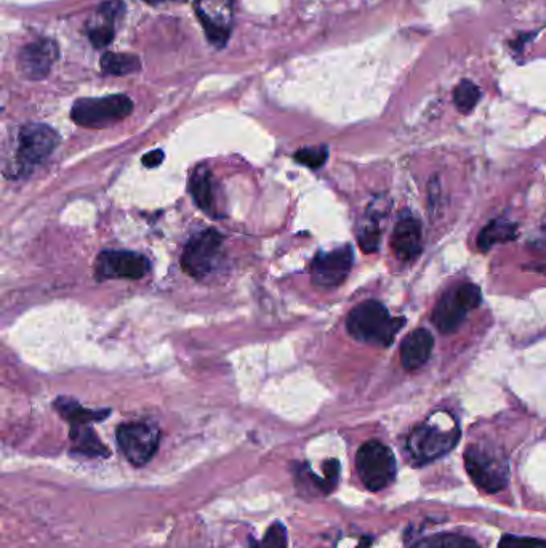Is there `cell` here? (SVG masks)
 Segmentation results:
<instances>
[{
    "mask_svg": "<svg viewBox=\"0 0 546 548\" xmlns=\"http://www.w3.org/2000/svg\"><path fill=\"white\" fill-rule=\"evenodd\" d=\"M460 440V428L447 412L434 414L418 425L407 438V451L418 465L428 464L449 454Z\"/></svg>",
    "mask_w": 546,
    "mask_h": 548,
    "instance_id": "1",
    "label": "cell"
},
{
    "mask_svg": "<svg viewBox=\"0 0 546 548\" xmlns=\"http://www.w3.org/2000/svg\"><path fill=\"white\" fill-rule=\"evenodd\" d=\"M404 324L406 319L394 318L377 300L359 303L346 319V329L353 339L375 347H390Z\"/></svg>",
    "mask_w": 546,
    "mask_h": 548,
    "instance_id": "2",
    "label": "cell"
},
{
    "mask_svg": "<svg viewBox=\"0 0 546 548\" xmlns=\"http://www.w3.org/2000/svg\"><path fill=\"white\" fill-rule=\"evenodd\" d=\"M468 476L486 494H498L508 486L510 465L502 452L486 444H471L465 451Z\"/></svg>",
    "mask_w": 546,
    "mask_h": 548,
    "instance_id": "3",
    "label": "cell"
},
{
    "mask_svg": "<svg viewBox=\"0 0 546 548\" xmlns=\"http://www.w3.org/2000/svg\"><path fill=\"white\" fill-rule=\"evenodd\" d=\"M60 143L58 135L52 127L45 124H28L21 129L18 137V150L15 154V166L12 167V177H28L36 167L52 156Z\"/></svg>",
    "mask_w": 546,
    "mask_h": 548,
    "instance_id": "4",
    "label": "cell"
},
{
    "mask_svg": "<svg viewBox=\"0 0 546 548\" xmlns=\"http://www.w3.org/2000/svg\"><path fill=\"white\" fill-rule=\"evenodd\" d=\"M133 111V101L125 95H111L105 98H82L74 103L71 117L85 129H106L121 122Z\"/></svg>",
    "mask_w": 546,
    "mask_h": 548,
    "instance_id": "5",
    "label": "cell"
},
{
    "mask_svg": "<svg viewBox=\"0 0 546 548\" xmlns=\"http://www.w3.org/2000/svg\"><path fill=\"white\" fill-rule=\"evenodd\" d=\"M356 470L359 480L369 491H383L394 481L396 459L385 444L377 440L367 441L356 454Z\"/></svg>",
    "mask_w": 546,
    "mask_h": 548,
    "instance_id": "6",
    "label": "cell"
},
{
    "mask_svg": "<svg viewBox=\"0 0 546 548\" xmlns=\"http://www.w3.org/2000/svg\"><path fill=\"white\" fill-rule=\"evenodd\" d=\"M482 302L481 289L474 284H462V286L450 289L439 299L438 305L434 307V326L442 334H452L462 326L466 315L474 308H478Z\"/></svg>",
    "mask_w": 546,
    "mask_h": 548,
    "instance_id": "7",
    "label": "cell"
},
{
    "mask_svg": "<svg viewBox=\"0 0 546 548\" xmlns=\"http://www.w3.org/2000/svg\"><path fill=\"white\" fill-rule=\"evenodd\" d=\"M223 234L204 230L194 234L181 255V268L194 279H204L217 268L223 254Z\"/></svg>",
    "mask_w": 546,
    "mask_h": 548,
    "instance_id": "8",
    "label": "cell"
},
{
    "mask_svg": "<svg viewBox=\"0 0 546 548\" xmlns=\"http://www.w3.org/2000/svg\"><path fill=\"white\" fill-rule=\"evenodd\" d=\"M117 444L133 467H143L156 456L161 432L156 425L145 422L119 425L116 432Z\"/></svg>",
    "mask_w": 546,
    "mask_h": 548,
    "instance_id": "9",
    "label": "cell"
},
{
    "mask_svg": "<svg viewBox=\"0 0 546 548\" xmlns=\"http://www.w3.org/2000/svg\"><path fill=\"white\" fill-rule=\"evenodd\" d=\"M194 9L210 44L223 49L233 33L234 0H194Z\"/></svg>",
    "mask_w": 546,
    "mask_h": 548,
    "instance_id": "10",
    "label": "cell"
},
{
    "mask_svg": "<svg viewBox=\"0 0 546 548\" xmlns=\"http://www.w3.org/2000/svg\"><path fill=\"white\" fill-rule=\"evenodd\" d=\"M151 271V263L145 255L129 250H103L95 263L98 281L108 279H141Z\"/></svg>",
    "mask_w": 546,
    "mask_h": 548,
    "instance_id": "11",
    "label": "cell"
},
{
    "mask_svg": "<svg viewBox=\"0 0 546 548\" xmlns=\"http://www.w3.org/2000/svg\"><path fill=\"white\" fill-rule=\"evenodd\" d=\"M353 249L350 246L319 252L311 263V279L316 287L335 289L342 286L353 268Z\"/></svg>",
    "mask_w": 546,
    "mask_h": 548,
    "instance_id": "12",
    "label": "cell"
},
{
    "mask_svg": "<svg viewBox=\"0 0 546 548\" xmlns=\"http://www.w3.org/2000/svg\"><path fill=\"white\" fill-rule=\"evenodd\" d=\"M124 15L125 5L122 0H108L95 10L85 29L93 47L105 49L114 41L117 26L121 25Z\"/></svg>",
    "mask_w": 546,
    "mask_h": 548,
    "instance_id": "13",
    "label": "cell"
},
{
    "mask_svg": "<svg viewBox=\"0 0 546 548\" xmlns=\"http://www.w3.org/2000/svg\"><path fill=\"white\" fill-rule=\"evenodd\" d=\"M58 60V45L49 39L33 42L21 50L18 68L23 76L33 81L49 76L55 61Z\"/></svg>",
    "mask_w": 546,
    "mask_h": 548,
    "instance_id": "14",
    "label": "cell"
},
{
    "mask_svg": "<svg viewBox=\"0 0 546 548\" xmlns=\"http://www.w3.org/2000/svg\"><path fill=\"white\" fill-rule=\"evenodd\" d=\"M422 241V225L417 218L402 215L391 238V247L399 262H412L422 254Z\"/></svg>",
    "mask_w": 546,
    "mask_h": 548,
    "instance_id": "15",
    "label": "cell"
},
{
    "mask_svg": "<svg viewBox=\"0 0 546 548\" xmlns=\"http://www.w3.org/2000/svg\"><path fill=\"white\" fill-rule=\"evenodd\" d=\"M433 347V335L426 329L410 332L401 345L402 366L406 367L407 371H415L422 367L430 359Z\"/></svg>",
    "mask_w": 546,
    "mask_h": 548,
    "instance_id": "16",
    "label": "cell"
},
{
    "mask_svg": "<svg viewBox=\"0 0 546 548\" xmlns=\"http://www.w3.org/2000/svg\"><path fill=\"white\" fill-rule=\"evenodd\" d=\"M189 193L193 196L196 206L205 214L218 217L217 198H215V183L212 172L205 166L197 167L189 177Z\"/></svg>",
    "mask_w": 546,
    "mask_h": 548,
    "instance_id": "17",
    "label": "cell"
},
{
    "mask_svg": "<svg viewBox=\"0 0 546 548\" xmlns=\"http://www.w3.org/2000/svg\"><path fill=\"white\" fill-rule=\"evenodd\" d=\"M55 409L66 422H69L71 427H77V425H92L95 422H101V420L108 419L109 411H92V409H85L81 404L74 401V399L60 398L55 401Z\"/></svg>",
    "mask_w": 546,
    "mask_h": 548,
    "instance_id": "18",
    "label": "cell"
},
{
    "mask_svg": "<svg viewBox=\"0 0 546 548\" xmlns=\"http://www.w3.org/2000/svg\"><path fill=\"white\" fill-rule=\"evenodd\" d=\"M71 441H73V451L79 456L87 457H109L111 451L101 443L97 433L93 432L90 425H77L71 427Z\"/></svg>",
    "mask_w": 546,
    "mask_h": 548,
    "instance_id": "19",
    "label": "cell"
},
{
    "mask_svg": "<svg viewBox=\"0 0 546 548\" xmlns=\"http://www.w3.org/2000/svg\"><path fill=\"white\" fill-rule=\"evenodd\" d=\"M518 234L516 223L506 220V218H495L484 230L479 233L478 247L482 252L492 249L497 244L513 241Z\"/></svg>",
    "mask_w": 546,
    "mask_h": 548,
    "instance_id": "20",
    "label": "cell"
},
{
    "mask_svg": "<svg viewBox=\"0 0 546 548\" xmlns=\"http://www.w3.org/2000/svg\"><path fill=\"white\" fill-rule=\"evenodd\" d=\"M101 69L106 74L113 76H125V74L137 73L141 69V61L135 55L129 53H105L101 57Z\"/></svg>",
    "mask_w": 546,
    "mask_h": 548,
    "instance_id": "21",
    "label": "cell"
},
{
    "mask_svg": "<svg viewBox=\"0 0 546 548\" xmlns=\"http://www.w3.org/2000/svg\"><path fill=\"white\" fill-rule=\"evenodd\" d=\"M294 478L297 488L305 489L308 494L316 492V494H321V496H327V494L332 492V488H330L326 478L314 475L313 470H311L308 464H295Z\"/></svg>",
    "mask_w": 546,
    "mask_h": 548,
    "instance_id": "22",
    "label": "cell"
},
{
    "mask_svg": "<svg viewBox=\"0 0 546 548\" xmlns=\"http://www.w3.org/2000/svg\"><path fill=\"white\" fill-rule=\"evenodd\" d=\"M414 548H481L476 540L471 537L460 536V534H436L426 537L414 545Z\"/></svg>",
    "mask_w": 546,
    "mask_h": 548,
    "instance_id": "23",
    "label": "cell"
},
{
    "mask_svg": "<svg viewBox=\"0 0 546 548\" xmlns=\"http://www.w3.org/2000/svg\"><path fill=\"white\" fill-rule=\"evenodd\" d=\"M359 246L367 254H372L378 249L380 244V223H378L377 215L369 214L361 225H359L358 231Z\"/></svg>",
    "mask_w": 546,
    "mask_h": 548,
    "instance_id": "24",
    "label": "cell"
},
{
    "mask_svg": "<svg viewBox=\"0 0 546 548\" xmlns=\"http://www.w3.org/2000/svg\"><path fill=\"white\" fill-rule=\"evenodd\" d=\"M289 547V534L286 524L282 521H274L265 532L261 540H249V548H287Z\"/></svg>",
    "mask_w": 546,
    "mask_h": 548,
    "instance_id": "25",
    "label": "cell"
},
{
    "mask_svg": "<svg viewBox=\"0 0 546 548\" xmlns=\"http://www.w3.org/2000/svg\"><path fill=\"white\" fill-rule=\"evenodd\" d=\"M479 98H481V90L471 81H462L455 87L454 101L460 113H471L474 106L478 105Z\"/></svg>",
    "mask_w": 546,
    "mask_h": 548,
    "instance_id": "26",
    "label": "cell"
},
{
    "mask_svg": "<svg viewBox=\"0 0 546 548\" xmlns=\"http://www.w3.org/2000/svg\"><path fill=\"white\" fill-rule=\"evenodd\" d=\"M329 158V148L327 146H311V148H302L295 153L294 159L302 166L310 167L316 170L326 164Z\"/></svg>",
    "mask_w": 546,
    "mask_h": 548,
    "instance_id": "27",
    "label": "cell"
},
{
    "mask_svg": "<svg viewBox=\"0 0 546 548\" xmlns=\"http://www.w3.org/2000/svg\"><path fill=\"white\" fill-rule=\"evenodd\" d=\"M498 548H546V540L506 534L498 542Z\"/></svg>",
    "mask_w": 546,
    "mask_h": 548,
    "instance_id": "28",
    "label": "cell"
},
{
    "mask_svg": "<svg viewBox=\"0 0 546 548\" xmlns=\"http://www.w3.org/2000/svg\"><path fill=\"white\" fill-rule=\"evenodd\" d=\"M322 470H324V478L334 491L337 488L338 480H340V462L337 459L326 460L322 465Z\"/></svg>",
    "mask_w": 546,
    "mask_h": 548,
    "instance_id": "29",
    "label": "cell"
},
{
    "mask_svg": "<svg viewBox=\"0 0 546 548\" xmlns=\"http://www.w3.org/2000/svg\"><path fill=\"white\" fill-rule=\"evenodd\" d=\"M162 161H164V153L161 150L151 151V153L145 154L143 159H141L143 166L148 167V169L161 166Z\"/></svg>",
    "mask_w": 546,
    "mask_h": 548,
    "instance_id": "30",
    "label": "cell"
},
{
    "mask_svg": "<svg viewBox=\"0 0 546 548\" xmlns=\"http://www.w3.org/2000/svg\"><path fill=\"white\" fill-rule=\"evenodd\" d=\"M148 4H162V2H186V0H145Z\"/></svg>",
    "mask_w": 546,
    "mask_h": 548,
    "instance_id": "31",
    "label": "cell"
}]
</instances>
